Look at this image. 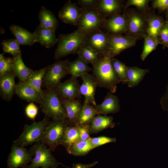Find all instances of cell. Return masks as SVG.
I'll list each match as a JSON object with an SVG mask.
<instances>
[{"label": "cell", "mask_w": 168, "mask_h": 168, "mask_svg": "<svg viewBox=\"0 0 168 168\" xmlns=\"http://www.w3.org/2000/svg\"><path fill=\"white\" fill-rule=\"evenodd\" d=\"M147 21L146 34L158 38L160 30L165 21L161 16L154 15L149 17Z\"/></svg>", "instance_id": "f546056e"}, {"label": "cell", "mask_w": 168, "mask_h": 168, "mask_svg": "<svg viewBox=\"0 0 168 168\" xmlns=\"http://www.w3.org/2000/svg\"><path fill=\"white\" fill-rule=\"evenodd\" d=\"M111 61L113 68L121 82L127 84L128 80L127 76V66L120 61L112 58Z\"/></svg>", "instance_id": "8d00e7d4"}, {"label": "cell", "mask_w": 168, "mask_h": 168, "mask_svg": "<svg viewBox=\"0 0 168 168\" xmlns=\"http://www.w3.org/2000/svg\"><path fill=\"white\" fill-rule=\"evenodd\" d=\"M15 77L13 70L0 76V96L4 100L10 101L15 94Z\"/></svg>", "instance_id": "e0dca14e"}, {"label": "cell", "mask_w": 168, "mask_h": 168, "mask_svg": "<svg viewBox=\"0 0 168 168\" xmlns=\"http://www.w3.org/2000/svg\"><path fill=\"white\" fill-rule=\"evenodd\" d=\"M38 112V107L33 102H31L25 108V113L26 116L34 121Z\"/></svg>", "instance_id": "60d3db41"}, {"label": "cell", "mask_w": 168, "mask_h": 168, "mask_svg": "<svg viewBox=\"0 0 168 168\" xmlns=\"http://www.w3.org/2000/svg\"><path fill=\"white\" fill-rule=\"evenodd\" d=\"M1 44L4 52L11 54L13 58L21 54L20 44L16 39L4 40Z\"/></svg>", "instance_id": "d590c367"}, {"label": "cell", "mask_w": 168, "mask_h": 168, "mask_svg": "<svg viewBox=\"0 0 168 168\" xmlns=\"http://www.w3.org/2000/svg\"><path fill=\"white\" fill-rule=\"evenodd\" d=\"M93 149L89 140H78L72 147L69 154L74 156H83Z\"/></svg>", "instance_id": "836d02e7"}, {"label": "cell", "mask_w": 168, "mask_h": 168, "mask_svg": "<svg viewBox=\"0 0 168 168\" xmlns=\"http://www.w3.org/2000/svg\"><path fill=\"white\" fill-rule=\"evenodd\" d=\"M47 68V66L34 71L25 82L36 89L42 98L43 96V90L41 89L42 82Z\"/></svg>", "instance_id": "4dcf8cb0"}, {"label": "cell", "mask_w": 168, "mask_h": 168, "mask_svg": "<svg viewBox=\"0 0 168 168\" xmlns=\"http://www.w3.org/2000/svg\"><path fill=\"white\" fill-rule=\"evenodd\" d=\"M77 25L78 29L86 35L101 28L106 18L96 8L82 9Z\"/></svg>", "instance_id": "ba28073f"}, {"label": "cell", "mask_w": 168, "mask_h": 168, "mask_svg": "<svg viewBox=\"0 0 168 168\" xmlns=\"http://www.w3.org/2000/svg\"><path fill=\"white\" fill-rule=\"evenodd\" d=\"M98 115H106L116 113L120 110V105L118 97L110 91H108L103 101L95 106Z\"/></svg>", "instance_id": "d6986e66"}, {"label": "cell", "mask_w": 168, "mask_h": 168, "mask_svg": "<svg viewBox=\"0 0 168 168\" xmlns=\"http://www.w3.org/2000/svg\"><path fill=\"white\" fill-rule=\"evenodd\" d=\"M9 28L20 45L31 46L36 42L34 32L31 33L17 25H12Z\"/></svg>", "instance_id": "603a6c76"}, {"label": "cell", "mask_w": 168, "mask_h": 168, "mask_svg": "<svg viewBox=\"0 0 168 168\" xmlns=\"http://www.w3.org/2000/svg\"><path fill=\"white\" fill-rule=\"evenodd\" d=\"M92 65V74L98 86L106 88L112 93L116 91L117 85L121 82L113 68L111 58L107 55L100 57Z\"/></svg>", "instance_id": "6da1fadb"}, {"label": "cell", "mask_w": 168, "mask_h": 168, "mask_svg": "<svg viewBox=\"0 0 168 168\" xmlns=\"http://www.w3.org/2000/svg\"><path fill=\"white\" fill-rule=\"evenodd\" d=\"M126 15L127 18V35L137 40L144 37L146 34L147 19L134 10L128 11Z\"/></svg>", "instance_id": "9c48e42d"}, {"label": "cell", "mask_w": 168, "mask_h": 168, "mask_svg": "<svg viewBox=\"0 0 168 168\" xmlns=\"http://www.w3.org/2000/svg\"><path fill=\"white\" fill-rule=\"evenodd\" d=\"M60 99L66 110L69 125H77L83 105L78 100Z\"/></svg>", "instance_id": "44dd1931"}, {"label": "cell", "mask_w": 168, "mask_h": 168, "mask_svg": "<svg viewBox=\"0 0 168 168\" xmlns=\"http://www.w3.org/2000/svg\"><path fill=\"white\" fill-rule=\"evenodd\" d=\"M69 62L68 59L59 60L47 66L43 80L42 87L47 90L54 89L67 74L68 65Z\"/></svg>", "instance_id": "52a82bcc"}, {"label": "cell", "mask_w": 168, "mask_h": 168, "mask_svg": "<svg viewBox=\"0 0 168 168\" xmlns=\"http://www.w3.org/2000/svg\"><path fill=\"white\" fill-rule=\"evenodd\" d=\"M34 156L25 147L13 143L7 160V168H25Z\"/></svg>", "instance_id": "30bf717a"}, {"label": "cell", "mask_w": 168, "mask_h": 168, "mask_svg": "<svg viewBox=\"0 0 168 168\" xmlns=\"http://www.w3.org/2000/svg\"><path fill=\"white\" fill-rule=\"evenodd\" d=\"M149 2L147 0H129L127 3V6L133 5L140 9L145 8L147 6Z\"/></svg>", "instance_id": "f6af8a7d"}, {"label": "cell", "mask_w": 168, "mask_h": 168, "mask_svg": "<svg viewBox=\"0 0 168 168\" xmlns=\"http://www.w3.org/2000/svg\"><path fill=\"white\" fill-rule=\"evenodd\" d=\"M49 122V117L45 116L40 121H34L30 125L25 124L22 133L13 143L25 147L41 141L45 130Z\"/></svg>", "instance_id": "277c9868"}, {"label": "cell", "mask_w": 168, "mask_h": 168, "mask_svg": "<svg viewBox=\"0 0 168 168\" xmlns=\"http://www.w3.org/2000/svg\"><path fill=\"white\" fill-rule=\"evenodd\" d=\"M58 39L57 47L54 52L56 59L77 54L81 47L86 44L87 35L77 29L68 34H60Z\"/></svg>", "instance_id": "7a4b0ae2"}, {"label": "cell", "mask_w": 168, "mask_h": 168, "mask_svg": "<svg viewBox=\"0 0 168 168\" xmlns=\"http://www.w3.org/2000/svg\"><path fill=\"white\" fill-rule=\"evenodd\" d=\"M79 140L78 125H69L66 130L62 144L68 153L73 144Z\"/></svg>", "instance_id": "f1b7e54d"}, {"label": "cell", "mask_w": 168, "mask_h": 168, "mask_svg": "<svg viewBox=\"0 0 168 168\" xmlns=\"http://www.w3.org/2000/svg\"><path fill=\"white\" fill-rule=\"evenodd\" d=\"M40 108L45 116L56 120L67 119L65 109L54 89L43 90Z\"/></svg>", "instance_id": "3957f363"}, {"label": "cell", "mask_w": 168, "mask_h": 168, "mask_svg": "<svg viewBox=\"0 0 168 168\" xmlns=\"http://www.w3.org/2000/svg\"><path fill=\"white\" fill-rule=\"evenodd\" d=\"M36 42L49 49L58 43V39L56 38L55 31L41 26L40 24L36 27L34 32Z\"/></svg>", "instance_id": "ffe728a7"}, {"label": "cell", "mask_w": 168, "mask_h": 168, "mask_svg": "<svg viewBox=\"0 0 168 168\" xmlns=\"http://www.w3.org/2000/svg\"><path fill=\"white\" fill-rule=\"evenodd\" d=\"M166 19L161 28L158 37L163 48L168 47V18Z\"/></svg>", "instance_id": "ab89813d"}, {"label": "cell", "mask_w": 168, "mask_h": 168, "mask_svg": "<svg viewBox=\"0 0 168 168\" xmlns=\"http://www.w3.org/2000/svg\"><path fill=\"white\" fill-rule=\"evenodd\" d=\"M98 0H79L77 4L82 9L96 8Z\"/></svg>", "instance_id": "7bdbcfd3"}, {"label": "cell", "mask_w": 168, "mask_h": 168, "mask_svg": "<svg viewBox=\"0 0 168 168\" xmlns=\"http://www.w3.org/2000/svg\"><path fill=\"white\" fill-rule=\"evenodd\" d=\"M98 162V161H96L89 164H83L81 163L73 164L72 168H90L94 166Z\"/></svg>", "instance_id": "7dc6e473"}, {"label": "cell", "mask_w": 168, "mask_h": 168, "mask_svg": "<svg viewBox=\"0 0 168 168\" xmlns=\"http://www.w3.org/2000/svg\"><path fill=\"white\" fill-rule=\"evenodd\" d=\"M82 11L77 4L68 0L59 12L58 17L64 23L77 26Z\"/></svg>", "instance_id": "2e32d148"}, {"label": "cell", "mask_w": 168, "mask_h": 168, "mask_svg": "<svg viewBox=\"0 0 168 168\" xmlns=\"http://www.w3.org/2000/svg\"><path fill=\"white\" fill-rule=\"evenodd\" d=\"M93 149L100 146L110 142H114L116 141L115 138L105 136L96 138H91L88 139Z\"/></svg>", "instance_id": "f35d334b"}, {"label": "cell", "mask_w": 168, "mask_h": 168, "mask_svg": "<svg viewBox=\"0 0 168 168\" xmlns=\"http://www.w3.org/2000/svg\"><path fill=\"white\" fill-rule=\"evenodd\" d=\"M13 71L19 82H25L34 71L25 65L22 59L21 53L13 58Z\"/></svg>", "instance_id": "4316f807"}, {"label": "cell", "mask_w": 168, "mask_h": 168, "mask_svg": "<svg viewBox=\"0 0 168 168\" xmlns=\"http://www.w3.org/2000/svg\"><path fill=\"white\" fill-rule=\"evenodd\" d=\"M137 40L127 35H110L107 52L111 58L119 54L124 50L134 46Z\"/></svg>", "instance_id": "8fae6325"}, {"label": "cell", "mask_w": 168, "mask_h": 168, "mask_svg": "<svg viewBox=\"0 0 168 168\" xmlns=\"http://www.w3.org/2000/svg\"><path fill=\"white\" fill-rule=\"evenodd\" d=\"M166 12L167 14V16H168V9L166 10Z\"/></svg>", "instance_id": "c3c4849f"}, {"label": "cell", "mask_w": 168, "mask_h": 168, "mask_svg": "<svg viewBox=\"0 0 168 168\" xmlns=\"http://www.w3.org/2000/svg\"><path fill=\"white\" fill-rule=\"evenodd\" d=\"M41 141L36 142L29 150L34 157L31 163L25 168H57L59 163L52 155L51 150Z\"/></svg>", "instance_id": "8992f818"}, {"label": "cell", "mask_w": 168, "mask_h": 168, "mask_svg": "<svg viewBox=\"0 0 168 168\" xmlns=\"http://www.w3.org/2000/svg\"><path fill=\"white\" fill-rule=\"evenodd\" d=\"M144 43L141 58L143 61L148 55L155 50L159 44H161L158 38H155L146 34L144 36Z\"/></svg>", "instance_id": "e575fe53"}, {"label": "cell", "mask_w": 168, "mask_h": 168, "mask_svg": "<svg viewBox=\"0 0 168 168\" xmlns=\"http://www.w3.org/2000/svg\"><path fill=\"white\" fill-rule=\"evenodd\" d=\"M152 5L154 7L161 11H166L168 9V0H155Z\"/></svg>", "instance_id": "ee69618b"}, {"label": "cell", "mask_w": 168, "mask_h": 168, "mask_svg": "<svg viewBox=\"0 0 168 168\" xmlns=\"http://www.w3.org/2000/svg\"><path fill=\"white\" fill-rule=\"evenodd\" d=\"M92 70L82 58L78 57L75 60L69 62L68 65L67 74L77 77H81Z\"/></svg>", "instance_id": "d4e9b609"}, {"label": "cell", "mask_w": 168, "mask_h": 168, "mask_svg": "<svg viewBox=\"0 0 168 168\" xmlns=\"http://www.w3.org/2000/svg\"><path fill=\"white\" fill-rule=\"evenodd\" d=\"M77 54L78 57L82 58L87 64H94L100 57L98 52L86 44L82 47Z\"/></svg>", "instance_id": "d6a6232c"}, {"label": "cell", "mask_w": 168, "mask_h": 168, "mask_svg": "<svg viewBox=\"0 0 168 168\" xmlns=\"http://www.w3.org/2000/svg\"><path fill=\"white\" fill-rule=\"evenodd\" d=\"M149 72V70L147 69H143L136 66H127L128 86L133 88L137 86L143 79L145 75Z\"/></svg>", "instance_id": "83f0119b"}, {"label": "cell", "mask_w": 168, "mask_h": 168, "mask_svg": "<svg viewBox=\"0 0 168 168\" xmlns=\"http://www.w3.org/2000/svg\"><path fill=\"white\" fill-rule=\"evenodd\" d=\"M80 140H88L90 136V124L78 125Z\"/></svg>", "instance_id": "b9f144b4"}, {"label": "cell", "mask_w": 168, "mask_h": 168, "mask_svg": "<svg viewBox=\"0 0 168 168\" xmlns=\"http://www.w3.org/2000/svg\"><path fill=\"white\" fill-rule=\"evenodd\" d=\"M122 7V1L99 0L96 9L105 18L119 14Z\"/></svg>", "instance_id": "7402d4cb"}, {"label": "cell", "mask_w": 168, "mask_h": 168, "mask_svg": "<svg viewBox=\"0 0 168 168\" xmlns=\"http://www.w3.org/2000/svg\"><path fill=\"white\" fill-rule=\"evenodd\" d=\"M15 94L23 100L40 104L42 101V97L38 92L26 82H19L16 84Z\"/></svg>", "instance_id": "ac0fdd59"}, {"label": "cell", "mask_w": 168, "mask_h": 168, "mask_svg": "<svg viewBox=\"0 0 168 168\" xmlns=\"http://www.w3.org/2000/svg\"><path fill=\"white\" fill-rule=\"evenodd\" d=\"M110 34L100 29L87 35L86 44L98 52L100 57L107 55Z\"/></svg>", "instance_id": "7c38bea8"}, {"label": "cell", "mask_w": 168, "mask_h": 168, "mask_svg": "<svg viewBox=\"0 0 168 168\" xmlns=\"http://www.w3.org/2000/svg\"><path fill=\"white\" fill-rule=\"evenodd\" d=\"M101 28L110 34L121 35L126 33L127 29L126 15L119 14L106 18Z\"/></svg>", "instance_id": "5bb4252c"}, {"label": "cell", "mask_w": 168, "mask_h": 168, "mask_svg": "<svg viewBox=\"0 0 168 168\" xmlns=\"http://www.w3.org/2000/svg\"><path fill=\"white\" fill-rule=\"evenodd\" d=\"M0 54V76L13 70V57H6Z\"/></svg>", "instance_id": "74e56055"}, {"label": "cell", "mask_w": 168, "mask_h": 168, "mask_svg": "<svg viewBox=\"0 0 168 168\" xmlns=\"http://www.w3.org/2000/svg\"><path fill=\"white\" fill-rule=\"evenodd\" d=\"M160 103L162 109L168 113V84L166 86L165 92L160 99Z\"/></svg>", "instance_id": "bcb514c9"}, {"label": "cell", "mask_w": 168, "mask_h": 168, "mask_svg": "<svg viewBox=\"0 0 168 168\" xmlns=\"http://www.w3.org/2000/svg\"><path fill=\"white\" fill-rule=\"evenodd\" d=\"M97 115L98 113L94 106L84 102L77 125L90 124Z\"/></svg>", "instance_id": "1f68e13d"}, {"label": "cell", "mask_w": 168, "mask_h": 168, "mask_svg": "<svg viewBox=\"0 0 168 168\" xmlns=\"http://www.w3.org/2000/svg\"><path fill=\"white\" fill-rule=\"evenodd\" d=\"M77 78L72 76L55 87L54 89L60 99L73 100L81 97L80 86Z\"/></svg>", "instance_id": "4fadbf2b"}, {"label": "cell", "mask_w": 168, "mask_h": 168, "mask_svg": "<svg viewBox=\"0 0 168 168\" xmlns=\"http://www.w3.org/2000/svg\"><path fill=\"white\" fill-rule=\"evenodd\" d=\"M82 83L80 87L81 95L84 97V103L96 106L95 99L97 87L98 86L96 81L93 74L89 73L81 77Z\"/></svg>", "instance_id": "9a60e30c"}, {"label": "cell", "mask_w": 168, "mask_h": 168, "mask_svg": "<svg viewBox=\"0 0 168 168\" xmlns=\"http://www.w3.org/2000/svg\"><path fill=\"white\" fill-rule=\"evenodd\" d=\"M38 17L41 26L55 31L58 26L59 22L51 11L42 6L39 12Z\"/></svg>", "instance_id": "484cf974"}, {"label": "cell", "mask_w": 168, "mask_h": 168, "mask_svg": "<svg viewBox=\"0 0 168 168\" xmlns=\"http://www.w3.org/2000/svg\"><path fill=\"white\" fill-rule=\"evenodd\" d=\"M69 125L67 119L50 122L46 127L41 141L52 151L62 145L67 128Z\"/></svg>", "instance_id": "5b68a950"}, {"label": "cell", "mask_w": 168, "mask_h": 168, "mask_svg": "<svg viewBox=\"0 0 168 168\" xmlns=\"http://www.w3.org/2000/svg\"><path fill=\"white\" fill-rule=\"evenodd\" d=\"M115 125L112 117L98 115L90 124V134L97 133L109 128H113Z\"/></svg>", "instance_id": "cb8c5ba5"}]
</instances>
